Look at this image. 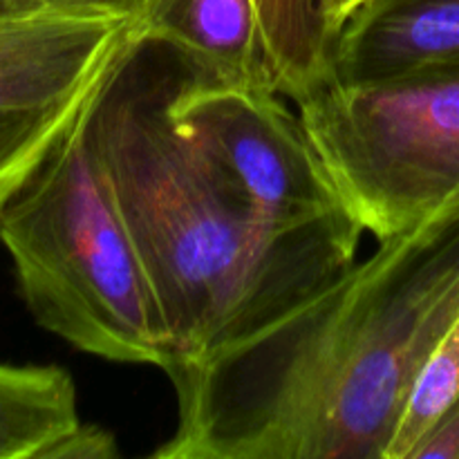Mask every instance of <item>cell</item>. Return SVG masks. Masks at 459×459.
<instances>
[{"mask_svg": "<svg viewBox=\"0 0 459 459\" xmlns=\"http://www.w3.org/2000/svg\"><path fill=\"white\" fill-rule=\"evenodd\" d=\"M276 88L299 103L332 81L336 31L325 0H255Z\"/></svg>", "mask_w": 459, "mask_h": 459, "instance_id": "10", "label": "cell"}, {"mask_svg": "<svg viewBox=\"0 0 459 459\" xmlns=\"http://www.w3.org/2000/svg\"><path fill=\"white\" fill-rule=\"evenodd\" d=\"M85 112L88 103L3 209L0 242L43 330L106 361L164 368L169 330Z\"/></svg>", "mask_w": 459, "mask_h": 459, "instance_id": "3", "label": "cell"}, {"mask_svg": "<svg viewBox=\"0 0 459 459\" xmlns=\"http://www.w3.org/2000/svg\"><path fill=\"white\" fill-rule=\"evenodd\" d=\"M282 99L272 88L222 83L193 58L178 119L273 227L354 220L299 110Z\"/></svg>", "mask_w": 459, "mask_h": 459, "instance_id": "5", "label": "cell"}, {"mask_svg": "<svg viewBox=\"0 0 459 459\" xmlns=\"http://www.w3.org/2000/svg\"><path fill=\"white\" fill-rule=\"evenodd\" d=\"M92 92L43 110L0 112V213L79 117Z\"/></svg>", "mask_w": 459, "mask_h": 459, "instance_id": "11", "label": "cell"}, {"mask_svg": "<svg viewBox=\"0 0 459 459\" xmlns=\"http://www.w3.org/2000/svg\"><path fill=\"white\" fill-rule=\"evenodd\" d=\"M191 67V54L133 22L85 112L169 330L161 370L267 325L345 272L363 238L354 220L300 231L269 224L179 124Z\"/></svg>", "mask_w": 459, "mask_h": 459, "instance_id": "2", "label": "cell"}, {"mask_svg": "<svg viewBox=\"0 0 459 459\" xmlns=\"http://www.w3.org/2000/svg\"><path fill=\"white\" fill-rule=\"evenodd\" d=\"M459 394V316L435 343L403 406L385 459H408L412 446Z\"/></svg>", "mask_w": 459, "mask_h": 459, "instance_id": "12", "label": "cell"}, {"mask_svg": "<svg viewBox=\"0 0 459 459\" xmlns=\"http://www.w3.org/2000/svg\"><path fill=\"white\" fill-rule=\"evenodd\" d=\"M368 0H325V12L327 18H330V25L332 30L339 34L341 27L350 21L357 9H361Z\"/></svg>", "mask_w": 459, "mask_h": 459, "instance_id": "16", "label": "cell"}, {"mask_svg": "<svg viewBox=\"0 0 459 459\" xmlns=\"http://www.w3.org/2000/svg\"><path fill=\"white\" fill-rule=\"evenodd\" d=\"M7 16H13L12 0H0V18H7Z\"/></svg>", "mask_w": 459, "mask_h": 459, "instance_id": "17", "label": "cell"}, {"mask_svg": "<svg viewBox=\"0 0 459 459\" xmlns=\"http://www.w3.org/2000/svg\"><path fill=\"white\" fill-rule=\"evenodd\" d=\"M155 0H12L13 13L63 12L112 16L139 22Z\"/></svg>", "mask_w": 459, "mask_h": 459, "instance_id": "13", "label": "cell"}, {"mask_svg": "<svg viewBox=\"0 0 459 459\" xmlns=\"http://www.w3.org/2000/svg\"><path fill=\"white\" fill-rule=\"evenodd\" d=\"M119 446L110 430L79 424L52 444L40 459H117Z\"/></svg>", "mask_w": 459, "mask_h": 459, "instance_id": "14", "label": "cell"}, {"mask_svg": "<svg viewBox=\"0 0 459 459\" xmlns=\"http://www.w3.org/2000/svg\"><path fill=\"white\" fill-rule=\"evenodd\" d=\"M134 25L182 48L222 83L278 92L255 0H155Z\"/></svg>", "mask_w": 459, "mask_h": 459, "instance_id": "8", "label": "cell"}, {"mask_svg": "<svg viewBox=\"0 0 459 459\" xmlns=\"http://www.w3.org/2000/svg\"><path fill=\"white\" fill-rule=\"evenodd\" d=\"M294 106L363 233L388 240L459 200V63L327 81Z\"/></svg>", "mask_w": 459, "mask_h": 459, "instance_id": "4", "label": "cell"}, {"mask_svg": "<svg viewBox=\"0 0 459 459\" xmlns=\"http://www.w3.org/2000/svg\"><path fill=\"white\" fill-rule=\"evenodd\" d=\"M459 63V0H368L341 27L332 81L375 83Z\"/></svg>", "mask_w": 459, "mask_h": 459, "instance_id": "7", "label": "cell"}, {"mask_svg": "<svg viewBox=\"0 0 459 459\" xmlns=\"http://www.w3.org/2000/svg\"><path fill=\"white\" fill-rule=\"evenodd\" d=\"M133 22L92 13L0 18V112L43 110L88 97Z\"/></svg>", "mask_w": 459, "mask_h": 459, "instance_id": "6", "label": "cell"}, {"mask_svg": "<svg viewBox=\"0 0 459 459\" xmlns=\"http://www.w3.org/2000/svg\"><path fill=\"white\" fill-rule=\"evenodd\" d=\"M457 316L459 200L267 325L166 368L178 426L151 457L385 459Z\"/></svg>", "mask_w": 459, "mask_h": 459, "instance_id": "1", "label": "cell"}, {"mask_svg": "<svg viewBox=\"0 0 459 459\" xmlns=\"http://www.w3.org/2000/svg\"><path fill=\"white\" fill-rule=\"evenodd\" d=\"M459 459V394L412 446L408 459Z\"/></svg>", "mask_w": 459, "mask_h": 459, "instance_id": "15", "label": "cell"}, {"mask_svg": "<svg viewBox=\"0 0 459 459\" xmlns=\"http://www.w3.org/2000/svg\"><path fill=\"white\" fill-rule=\"evenodd\" d=\"M79 424L74 379L63 368L0 361V459H40Z\"/></svg>", "mask_w": 459, "mask_h": 459, "instance_id": "9", "label": "cell"}]
</instances>
